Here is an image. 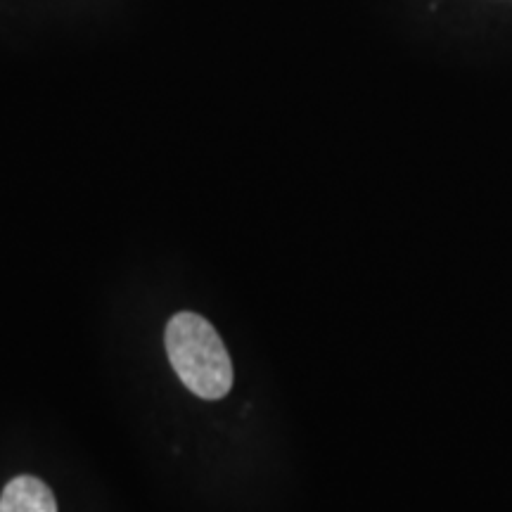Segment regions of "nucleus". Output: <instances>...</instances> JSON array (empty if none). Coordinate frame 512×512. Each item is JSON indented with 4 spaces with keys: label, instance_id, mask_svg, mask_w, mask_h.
Here are the masks:
<instances>
[{
    "label": "nucleus",
    "instance_id": "nucleus-1",
    "mask_svg": "<svg viewBox=\"0 0 512 512\" xmlns=\"http://www.w3.org/2000/svg\"><path fill=\"white\" fill-rule=\"evenodd\" d=\"M164 344L178 380L195 396L219 401L233 389V361L226 344L200 313H176L166 325Z\"/></svg>",
    "mask_w": 512,
    "mask_h": 512
},
{
    "label": "nucleus",
    "instance_id": "nucleus-2",
    "mask_svg": "<svg viewBox=\"0 0 512 512\" xmlns=\"http://www.w3.org/2000/svg\"><path fill=\"white\" fill-rule=\"evenodd\" d=\"M0 512H57V501L46 482L22 475L5 484L0 494Z\"/></svg>",
    "mask_w": 512,
    "mask_h": 512
}]
</instances>
